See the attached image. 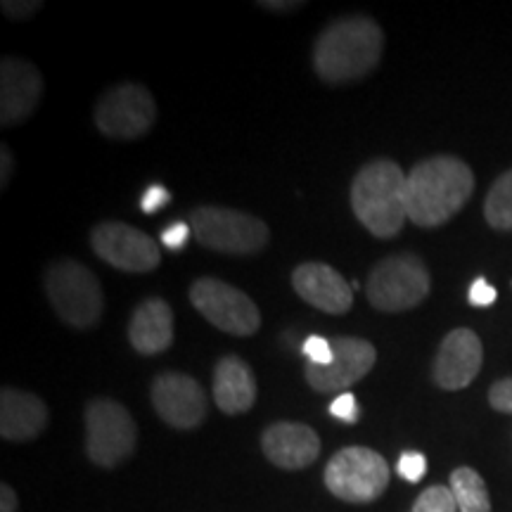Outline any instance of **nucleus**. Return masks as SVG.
<instances>
[{
  "mask_svg": "<svg viewBox=\"0 0 512 512\" xmlns=\"http://www.w3.org/2000/svg\"><path fill=\"white\" fill-rule=\"evenodd\" d=\"M475 192V174L458 157H430L406 178L408 219L420 228L444 226Z\"/></svg>",
  "mask_w": 512,
  "mask_h": 512,
  "instance_id": "nucleus-1",
  "label": "nucleus"
},
{
  "mask_svg": "<svg viewBox=\"0 0 512 512\" xmlns=\"http://www.w3.org/2000/svg\"><path fill=\"white\" fill-rule=\"evenodd\" d=\"M384 34L370 17H342L313 43V69L325 83H349L373 72L382 57Z\"/></svg>",
  "mask_w": 512,
  "mask_h": 512,
  "instance_id": "nucleus-2",
  "label": "nucleus"
},
{
  "mask_svg": "<svg viewBox=\"0 0 512 512\" xmlns=\"http://www.w3.org/2000/svg\"><path fill=\"white\" fill-rule=\"evenodd\" d=\"M406 174L392 159H375L351 183V209L375 238H394L408 219Z\"/></svg>",
  "mask_w": 512,
  "mask_h": 512,
  "instance_id": "nucleus-3",
  "label": "nucleus"
},
{
  "mask_svg": "<svg viewBox=\"0 0 512 512\" xmlns=\"http://www.w3.org/2000/svg\"><path fill=\"white\" fill-rule=\"evenodd\" d=\"M46 292L50 304L64 323L88 330L98 325L105 309V297L98 278L79 261L64 259L48 268Z\"/></svg>",
  "mask_w": 512,
  "mask_h": 512,
  "instance_id": "nucleus-4",
  "label": "nucleus"
},
{
  "mask_svg": "<svg viewBox=\"0 0 512 512\" xmlns=\"http://www.w3.org/2000/svg\"><path fill=\"white\" fill-rule=\"evenodd\" d=\"M430 290V271L420 256L392 254L370 271L366 292L377 311L401 313L425 302Z\"/></svg>",
  "mask_w": 512,
  "mask_h": 512,
  "instance_id": "nucleus-5",
  "label": "nucleus"
},
{
  "mask_svg": "<svg viewBox=\"0 0 512 512\" xmlns=\"http://www.w3.org/2000/svg\"><path fill=\"white\" fill-rule=\"evenodd\" d=\"M190 228L202 247L233 256L261 252L271 240L264 221L238 209L200 207L190 214Z\"/></svg>",
  "mask_w": 512,
  "mask_h": 512,
  "instance_id": "nucleus-6",
  "label": "nucleus"
},
{
  "mask_svg": "<svg viewBox=\"0 0 512 512\" xmlns=\"http://www.w3.org/2000/svg\"><path fill=\"white\" fill-rule=\"evenodd\" d=\"M325 486L344 503H373L387 491L389 465L373 448L347 446L325 467Z\"/></svg>",
  "mask_w": 512,
  "mask_h": 512,
  "instance_id": "nucleus-7",
  "label": "nucleus"
},
{
  "mask_svg": "<svg viewBox=\"0 0 512 512\" xmlns=\"http://www.w3.org/2000/svg\"><path fill=\"white\" fill-rule=\"evenodd\" d=\"M138 430L131 413L112 399H95L86 406V453L95 465L117 467L136 451Z\"/></svg>",
  "mask_w": 512,
  "mask_h": 512,
  "instance_id": "nucleus-8",
  "label": "nucleus"
},
{
  "mask_svg": "<svg viewBox=\"0 0 512 512\" xmlns=\"http://www.w3.org/2000/svg\"><path fill=\"white\" fill-rule=\"evenodd\" d=\"M190 302L214 328L228 335L249 337L261 328V313L252 299L219 278L195 280L190 287Z\"/></svg>",
  "mask_w": 512,
  "mask_h": 512,
  "instance_id": "nucleus-9",
  "label": "nucleus"
},
{
  "mask_svg": "<svg viewBox=\"0 0 512 512\" xmlns=\"http://www.w3.org/2000/svg\"><path fill=\"white\" fill-rule=\"evenodd\" d=\"M157 119L152 93L138 83H124L105 93L95 107V126L102 136L136 140L150 131Z\"/></svg>",
  "mask_w": 512,
  "mask_h": 512,
  "instance_id": "nucleus-10",
  "label": "nucleus"
},
{
  "mask_svg": "<svg viewBox=\"0 0 512 512\" xmlns=\"http://www.w3.org/2000/svg\"><path fill=\"white\" fill-rule=\"evenodd\" d=\"M91 245L102 261L126 273L155 271L162 261L157 242L128 223H100L93 228Z\"/></svg>",
  "mask_w": 512,
  "mask_h": 512,
  "instance_id": "nucleus-11",
  "label": "nucleus"
},
{
  "mask_svg": "<svg viewBox=\"0 0 512 512\" xmlns=\"http://www.w3.org/2000/svg\"><path fill=\"white\" fill-rule=\"evenodd\" d=\"M152 403L166 425L176 430H195L207 418V392L195 377L162 373L152 382Z\"/></svg>",
  "mask_w": 512,
  "mask_h": 512,
  "instance_id": "nucleus-12",
  "label": "nucleus"
},
{
  "mask_svg": "<svg viewBox=\"0 0 512 512\" xmlns=\"http://www.w3.org/2000/svg\"><path fill=\"white\" fill-rule=\"evenodd\" d=\"M335 361L330 366H306L304 375L311 389L320 394L344 392L351 384L363 380L375 366L377 351L361 337H335L332 339Z\"/></svg>",
  "mask_w": 512,
  "mask_h": 512,
  "instance_id": "nucleus-13",
  "label": "nucleus"
},
{
  "mask_svg": "<svg viewBox=\"0 0 512 512\" xmlns=\"http://www.w3.org/2000/svg\"><path fill=\"white\" fill-rule=\"evenodd\" d=\"M482 363V339L477 337V332L458 328L448 332L444 342H441L437 358H434L432 377L446 392H458V389H465L467 384H472L479 370H482Z\"/></svg>",
  "mask_w": 512,
  "mask_h": 512,
  "instance_id": "nucleus-14",
  "label": "nucleus"
},
{
  "mask_svg": "<svg viewBox=\"0 0 512 512\" xmlns=\"http://www.w3.org/2000/svg\"><path fill=\"white\" fill-rule=\"evenodd\" d=\"M43 93V79L27 60L5 57L0 67V124L17 126L34 114Z\"/></svg>",
  "mask_w": 512,
  "mask_h": 512,
  "instance_id": "nucleus-15",
  "label": "nucleus"
},
{
  "mask_svg": "<svg viewBox=\"0 0 512 512\" xmlns=\"http://www.w3.org/2000/svg\"><path fill=\"white\" fill-rule=\"evenodd\" d=\"M292 287L313 309L342 316L354 304V287L328 264H302L292 273Z\"/></svg>",
  "mask_w": 512,
  "mask_h": 512,
  "instance_id": "nucleus-16",
  "label": "nucleus"
},
{
  "mask_svg": "<svg viewBox=\"0 0 512 512\" xmlns=\"http://www.w3.org/2000/svg\"><path fill=\"white\" fill-rule=\"evenodd\" d=\"M264 456L283 470H304L320 456V437L302 422H273L261 434Z\"/></svg>",
  "mask_w": 512,
  "mask_h": 512,
  "instance_id": "nucleus-17",
  "label": "nucleus"
},
{
  "mask_svg": "<svg viewBox=\"0 0 512 512\" xmlns=\"http://www.w3.org/2000/svg\"><path fill=\"white\" fill-rule=\"evenodd\" d=\"M128 342L143 356H157L174 342V311L164 299L152 297L133 311L128 323Z\"/></svg>",
  "mask_w": 512,
  "mask_h": 512,
  "instance_id": "nucleus-18",
  "label": "nucleus"
},
{
  "mask_svg": "<svg viewBox=\"0 0 512 512\" xmlns=\"http://www.w3.org/2000/svg\"><path fill=\"white\" fill-rule=\"evenodd\" d=\"M48 427V406L38 396L5 387L0 392V434L5 441H29Z\"/></svg>",
  "mask_w": 512,
  "mask_h": 512,
  "instance_id": "nucleus-19",
  "label": "nucleus"
},
{
  "mask_svg": "<svg viewBox=\"0 0 512 512\" xmlns=\"http://www.w3.org/2000/svg\"><path fill=\"white\" fill-rule=\"evenodd\" d=\"M214 401L226 415H242L254 406L256 380L242 358L226 356L216 363Z\"/></svg>",
  "mask_w": 512,
  "mask_h": 512,
  "instance_id": "nucleus-20",
  "label": "nucleus"
},
{
  "mask_svg": "<svg viewBox=\"0 0 512 512\" xmlns=\"http://www.w3.org/2000/svg\"><path fill=\"white\" fill-rule=\"evenodd\" d=\"M453 498H456L458 512H491V498L486 482L472 467H456L448 482Z\"/></svg>",
  "mask_w": 512,
  "mask_h": 512,
  "instance_id": "nucleus-21",
  "label": "nucleus"
},
{
  "mask_svg": "<svg viewBox=\"0 0 512 512\" xmlns=\"http://www.w3.org/2000/svg\"><path fill=\"white\" fill-rule=\"evenodd\" d=\"M484 219L496 230H512V171H505L491 185L484 202Z\"/></svg>",
  "mask_w": 512,
  "mask_h": 512,
  "instance_id": "nucleus-22",
  "label": "nucleus"
},
{
  "mask_svg": "<svg viewBox=\"0 0 512 512\" xmlns=\"http://www.w3.org/2000/svg\"><path fill=\"white\" fill-rule=\"evenodd\" d=\"M411 512H458V505L448 486L434 484L422 491Z\"/></svg>",
  "mask_w": 512,
  "mask_h": 512,
  "instance_id": "nucleus-23",
  "label": "nucleus"
},
{
  "mask_svg": "<svg viewBox=\"0 0 512 512\" xmlns=\"http://www.w3.org/2000/svg\"><path fill=\"white\" fill-rule=\"evenodd\" d=\"M302 354L309 358L311 366H330L335 361V349H332V339H325L320 335L306 337Z\"/></svg>",
  "mask_w": 512,
  "mask_h": 512,
  "instance_id": "nucleus-24",
  "label": "nucleus"
},
{
  "mask_svg": "<svg viewBox=\"0 0 512 512\" xmlns=\"http://www.w3.org/2000/svg\"><path fill=\"white\" fill-rule=\"evenodd\" d=\"M396 470H399V475L406 479V482L415 484L427 475V458L422 456L420 451H406L401 453L399 463H396Z\"/></svg>",
  "mask_w": 512,
  "mask_h": 512,
  "instance_id": "nucleus-25",
  "label": "nucleus"
},
{
  "mask_svg": "<svg viewBox=\"0 0 512 512\" xmlns=\"http://www.w3.org/2000/svg\"><path fill=\"white\" fill-rule=\"evenodd\" d=\"M190 235H192L190 223L174 221L171 226H166L162 233H159V240H162V245L169 249V252H181V249L188 245Z\"/></svg>",
  "mask_w": 512,
  "mask_h": 512,
  "instance_id": "nucleus-26",
  "label": "nucleus"
},
{
  "mask_svg": "<svg viewBox=\"0 0 512 512\" xmlns=\"http://www.w3.org/2000/svg\"><path fill=\"white\" fill-rule=\"evenodd\" d=\"M330 415L332 418H337L339 422H347V425H354L358 420V403H356V396L351 392H342L337 394L335 399L330 403Z\"/></svg>",
  "mask_w": 512,
  "mask_h": 512,
  "instance_id": "nucleus-27",
  "label": "nucleus"
},
{
  "mask_svg": "<svg viewBox=\"0 0 512 512\" xmlns=\"http://www.w3.org/2000/svg\"><path fill=\"white\" fill-rule=\"evenodd\" d=\"M169 202L171 192L166 190L162 183H152L147 185L143 195H140V211H145V214H157V211H162Z\"/></svg>",
  "mask_w": 512,
  "mask_h": 512,
  "instance_id": "nucleus-28",
  "label": "nucleus"
},
{
  "mask_svg": "<svg viewBox=\"0 0 512 512\" xmlns=\"http://www.w3.org/2000/svg\"><path fill=\"white\" fill-rule=\"evenodd\" d=\"M489 403L498 413H512V377L491 384Z\"/></svg>",
  "mask_w": 512,
  "mask_h": 512,
  "instance_id": "nucleus-29",
  "label": "nucleus"
},
{
  "mask_svg": "<svg viewBox=\"0 0 512 512\" xmlns=\"http://www.w3.org/2000/svg\"><path fill=\"white\" fill-rule=\"evenodd\" d=\"M496 297H498L496 287L486 278H477L475 283L470 285V292H467V299H470V304L477 306V309H486V306H491L496 302Z\"/></svg>",
  "mask_w": 512,
  "mask_h": 512,
  "instance_id": "nucleus-30",
  "label": "nucleus"
},
{
  "mask_svg": "<svg viewBox=\"0 0 512 512\" xmlns=\"http://www.w3.org/2000/svg\"><path fill=\"white\" fill-rule=\"evenodd\" d=\"M41 8L43 3H38V0H34V3H27V0H5L3 3V12L12 19H27L36 15Z\"/></svg>",
  "mask_w": 512,
  "mask_h": 512,
  "instance_id": "nucleus-31",
  "label": "nucleus"
},
{
  "mask_svg": "<svg viewBox=\"0 0 512 512\" xmlns=\"http://www.w3.org/2000/svg\"><path fill=\"white\" fill-rule=\"evenodd\" d=\"M0 512H17V494L12 486H0Z\"/></svg>",
  "mask_w": 512,
  "mask_h": 512,
  "instance_id": "nucleus-32",
  "label": "nucleus"
},
{
  "mask_svg": "<svg viewBox=\"0 0 512 512\" xmlns=\"http://www.w3.org/2000/svg\"><path fill=\"white\" fill-rule=\"evenodd\" d=\"M10 174H12V155L8 147H0V185H8L10 181Z\"/></svg>",
  "mask_w": 512,
  "mask_h": 512,
  "instance_id": "nucleus-33",
  "label": "nucleus"
},
{
  "mask_svg": "<svg viewBox=\"0 0 512 512\" xmlns=\"http://www.w3.org/2000/svg\"><path fill=\"white\" fill-rule=\"evenodd\" d=\"M261 8H266V10H278V12H287V10H297V8H302L304 3H294V0H264V3H259Z\"/></svg>",
  "mask_w": 512,
  "mask_h": 512,
  "instance_id": "nucleus-34",
  "label": "nucleus"
}]
</instances>
